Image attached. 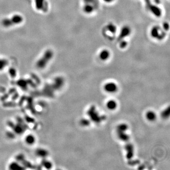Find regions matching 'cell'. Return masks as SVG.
<instances>
[{"mask_svg":"<svg viewBox=\"0 0 170 170\" xmlns=\"http://www.w3.org/2000/svg\"><path fill=\"white\" fill-rule=\"evenodd\" d=\"M23 20L22 17L19 15H16L11 18L5 19L2 21V24L5 27H9L21 23Z\"/></svg>","mask_w":170,"mask_h":170,"instance_id":"obj_1","label":"cell"},{"mask_svg":"<svg viewBox=\"0 0 170 170\" xmlns=\"http://www.w3.org/2000/svg\"><path fill=\"white\" fill-rule=\"evenodd\" d=\"M53 53L51 50H48L46 51L42 57L40 59L37 63V65L38 67H42L44 66L52 58L53 56Z\"/></svg>","mask_w":170,"mask_h":170,"instance_id":"obj_2","label":"cell"},{"mask_svg":"<svg viewBox=\"0 0 170 170\" xmlns=\"http://www.w3.org/2000/svg\"><path fill=\"white\" fill-rule=\"evenodd\" d=\"M104 88L105 91L109 93H114L118 90V86L116 84L112 82L106 83L104 85Z\"/></svg>","mask_w":170,"mask_h":170,"instance_id":"obj_3","label":"cell"},{"mask_svg":"<svg viewBox=\"0 0 170 170\" xmlns=\"http://www.w3.org/2000/svg\"><path fill=\"white\" fill-rule=\"evenodd\" d=\"M156 114L153 111H149L146 113V119L150 122H153L156 119Z\"/></svg>","mask_w":170,"mask_h":170,"instance_id":"obj_4","label":"cell"},{"mask_svg":"<svg viewBox=\"0 0 170 170\" xmlns=\"http://www.w3.org/2000/svg\"><path fill=\"white\" fill-rule=\"evenodd\" d=\"M106 107L109 110H114L117 107V103L114 100H110L106 103Z\"/></svg>","mask_w":170,"mask_h":170,"instance_id":"obj_5","label":"cell"},{"mask_svg":"<svg viewBox=\"0 0 170 170\" xmlns=\"http://www.w3.org/2000/svg\"><path fill=\"white\" fill-rule=\"evenodd\" d=\"M108 53H106L104 52H102V53L100 54V58L102 60H106L108 58Z\"/></svg>","mask_w":170,"mask_h":170,"instance_id":"obj_6","label":"cell"},{"mask_svg":"<svg viewBox=\"0 0 170 170\" xmlns=\"http://www.w3.org/2000/svg\"><path fill=\"white\" fill-rule=\"evenodd\" d=\"M81 124L83 125V126H87L88 125H89L90 122L88 120H85V119H83L81 121Z\"/></svg>","mask_w":170,"mask_h":170,"instance_id":"obj_7","label":"cell"}]
</instances>
